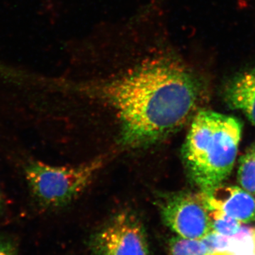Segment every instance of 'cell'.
Listing matches in <instances>:
<instances>
[{
  "label": "cell",
  "mask_w": 255,
  "mask_h": 255,
  "mask_svg": "<svg viewBox=\"0 0 255 255\" xmlns=\"http://www.w3.org/2000/svg\"><path fill=\"white\" fill-rule=\"evenodd\" d=\"M93 97L114 109L126 145H145L184 125L199 102L201 82L171 57L145 60L112 80L90 85Z\"/></svg>",
  "instance_id": "6da1fadb"
},
{
  "label": "cell",
  "mask_w": 255,
  "mask_h": 255,
  "mask_svg": "<svg viewBox=\"0 0 255 255\" xmlns=\"http://www.w3.org/2000/svg\"><path fill=\"white\" fill-rule=\"evenodd\" d=\"M243 125L236 117L212 111L194 117L183 147L187 172L201 193L209 194L232 171Z\"/></svg>",
  "instance_id": "7a4b0ae2"
},
{
  "label": "cell",
  "mask_w": 255,
  "mask_h": 255,
  "mask_svg": "<svg viewBox=\"0 0 255 255\" xmlns=\"http://www.w3.org/2000/svg\"><path fill=\"white\" fill-rule=\"evenodd\" d=\"M103 164L102 159L76 166L29 161L25 166L24 175L35 203L48 211L70 204L90 184Z\"/></svg>",
  "instance_id": "3957f363"
},
{
  "label": "cell",
  "mask_w": 255,
  "mask_h": 255,
  "mask_svg": "<svg viewBox=\"0 0 255 255\" xmlns=\"http://www.w3.org/2000/svg\"><path fill=\"white\" fill-rule=\"evenodd\" d=\"M161 214L166 226L180 237L202 240L213 231L211 210L203 193L171 196L162 204Z\"/></svg>",
  "instance_id": "277c9868"
},
{
  "label": "cell",
  "mask_w": 255,
  "mask_h": 255,
  "mask_svg": "<svg viewBox=\"0 0 255 255\" xmlns=\"http://www.w3.org/2000/svg\"><path fill=\"white\" fill-rule=\"evenodd\" d=\"M97 255H149L144 228L135 216L119 214L92 240Z\"/></svg>",
  "instance_id": "5b68a950"
},
{
  "label": "cell",
  "mask_w": 255,
  "mask_h": 255,
  "mask_svg": "<svg viewBox=\"0 0 255 255\" xmlns=\"http://www.w3.org/2000/svg\"><path fill=\"white\" fill-rule=\"evenodd\" d=\"M204 195L211 211L219 210L241 223L255 221V198L244 189L221 184Z\"/></svg>",
  "instance_id": "8992f818"
},
{
  "label": "cell",
  "mask_w": 255,
  "mask_h": 255,
  "mask_svg": "<svg viewBox=\"0 0 255 255\" xmlns=\"http://www.w3.org/2000/svg\"><path fill=\"white\" fill-rule=\"evenodd\" d=\"M224 98L230 108L241 111L255 126V68L241 72L228 80Z\"/></svg>",
  "instance_id": "52a82bcc"
},
{
  "label": "cell",
  "mask_w": 255,
  "mask_h": 255,
  "mask_svg": "<svg viewBox=\"0 0 255 255\" xmlns=\"http://www.w3.org/2000/svg\"><path fill=\"white\" fill-rule=\"evenodd\" d=\"M238 179L244 190L255 194V142L240 158Z\"/></svg>",
  "instance_id": "ba28073f"
},
{
  "label": "cell",
  "mask_w": 255,
  "mask_h": 255,
  "mask_svg": "<svg viewBox=\"0 0 255 255\" xmlns=\"http://www.w3.org/2000/svg\"><path fill=\"white\" fill-rule=\"evenodd\" d=\"M169 255H207L209 250L201 240L176 236L169 240Z\"/></svg>",
  "instance_id": "9c48e42d"
},
{
  "label": "cell",
  "mask_w": 255,
  "mask_h": 255,
  "mask_svg": "<svg viewBox=\"0 0 255 255\" xmlns=\"http://www.w3.org/2000/svg\"><path fill=\"white\" fill-rule=\"evenodd\" d=\"M213 231L226 236H233L237 234L241 228V223L227 214L219 211L211 210Z\"/></svg>",
  "instance_id": "30bf717a"
},
{
  "label": "cell",
  "mask_w": 255,
  "mask_h": 255,
  "mask_svg": "<svg viewBox=\"0 0 255 255\" xmlns=\"http://www.w3.org/2000/svg\"><path fill=\"white\" fill-rule=\"evenodd\" d=\"M255 228L241 226L237 234L229 236L228 252L232 253L253 251L255 250Z\"/></svg>",
  "instance_id": "8fae6325"
},
{
  "label": "cell",
  "mask_w": 255,
  "mask_h": 255,
  "mask_svg": "<svg viewBox=\"0 0 255 255\" xmlns=\"http://www.w3.org/2000/svg\"><path fill=\"white\" fill-rule=\"evenodd\" d=\"M209 250V254L228 252L229 236H223L212 231L202 240Z\"/></svg>",
  "instance_id": "7c38bea8"
},
{
  "label": "cell",
  "mask_w": 255,
  "mask_h": 255,
  "mask_svg": "<svg viewBox=\"0 0 255 255\" xmlns=\"http://www.w3.org/2000/svg\"><path fill=\"white\" fill-rule=\"evenodd\" d=\"M0 255H20L17 241L10 235L0 233Z\"/></svg>",
  "instance_id": "4fadbf2b"
},
{
  "label": "cell",
  "mask_w": 255,
  "mask_h": 255,
  "mask_svg": "<svg viewBox=\"0 0 255 255\" xmlns=\"http://www.w3.org/2000/svg\"><path fill=\"white\" fill-rule=\"evenodd\" d=\"M5 210V201L0 190V216L4 213Z\"/></svg>",
  "instance_id": "5bb4252c"
},
{
  "label": "cell",
  "mask_w": 255,
  "mask_h": 255,
  "mask_svg": "<svg viewBox=\"0 0 255 255\" xmlns=\"http://www.w3.org/2000/svg\"><path fill=\"white\" fill-rule=\"evenodd\" d=\"M232 255H255V250L253 251L240 252L233 253Z\"/></svg>",
  "instance_id": "9a60e30c"
},
{
  "label": "cell",
  "mask_w": 255,
  "mask_h": 255,
  "mask_svg": "<svg viewBox=\"0 0 255 255\" xmlns=\"http://www.w3.org/2000/svg\"><path fill=\"white\" fill-rule=\"evenodd\" d=\"M232 253H230V252H223V253H214V254H209L207 255H232Z\"/></svg>",
  "instance_id": "2e32d148"
},
{
  "label": "cell",
  "mask_w": 255,
  "mask_h": 255,
  "mask_svg": "<svg viewBox=\"0 0 255 255\" xmlns=\"http://www.w3.org/2000/svg\"></svg>",
  "instance_id": "e0dca14e"
}]
</instances>
